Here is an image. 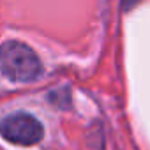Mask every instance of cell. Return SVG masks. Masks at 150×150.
<instances>
[{
	"label": "cell",
	"mask_w": 150,
	"mask_h": 150,
	"mask_svg": "<svg viewBox=\"0 0 150 150\" xmlns=\"http://www.w3.org/2000/svg\"><path fill=\"white\" fill-rule=\"evenodd\" d=\"M42 132L44 131L41 122L27 113L11 115L0 122V134L16 145H35L41 141Z\"/></svg>",
	"instance_id": "cell-2"
},
{
	"label": "cell",
	"mask_w": 150,
	"mask_h": 150,
	"mask_svg": "<svg viewBox=\"0 0 150 150\" xmlns=\"http://www.w3.org/2000/svg\"><path fill=\"white\" fill-rule=\"evenodd\" d=\"M138 2H141V0H122V7H124V9H131V7H134Z\"/></svg>",
	"instance_id": "cell-3"
},
{
	"label": "cell",
	"mask_w": 150,
	"mask_h": 150,
	"mask_svg": "<svg viewBox=\"0 0 150 150\" xmlns=\"http://www.w3.org/2000/svg\"><path fill=\"white\" fill-rule=\"evenodd\" d=\"M0 72L13 81H32L41 76L42 65L30 46L7 41L0 46Z\"/></svg>",
	"instance_id": "cell-1"
}]
</instances>
